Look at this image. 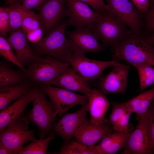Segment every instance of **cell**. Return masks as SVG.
<instances>
[{
    "label": "cell",
    "mask_w": 154,
    "mask_h": 154,
    "mask_svg": "<svg viewBox=\"0 0 154 154\" xmlns=\"http://www.w3.org/2000/svg\"><path fill=\"white\" fill-rule=\"evenodd\" d=\"M113 59L132 66L144 64L154 66V48L150 36L130 30L117 45L111 47Z\"/></svg>",
    "instance_id": "6da1fadb"
},
{
    "label": "cell",
    "mask_w": 154,
    "mask_h": 154,
    "mask_svg": "<svg viewBox=\"0 0 154 154\" xmlns=\"http://www.w3.org/2000/svg\"><path fill=\"white\" fill-rule=\"evenodd\" d=\"M68 26L67 20L63 21L37 43L36 48L38 54L68 62L74 51L65 35Z\"/></svg>",
    "instance_id": "7a4b0ae2"
},
{
    "label": "cell",
    "mask_w": 154,
    "mask_h": 154,
    "mask_svg": "<svg viewBox=\"0 0 154 154\" xmlns=\"http://www.w3.org/2000/svg\"><path fill=\"white\" fill-rule=\"evenodd\" d=\"M33 89V108L26 117L38 128L40 139H43L50 132L58 114L51 101L47 99L43 90L41 88Z\"/></svg>",
    "instance_id": "3957f363"
},
{
    "label": "cell",
    "mask_w": 154,
    "mask_h": 154,
    "mask_svg": "<svg viewBox=\"0 0 154 154\" xmlns=\"http://www.w3.org/2000/svg\"><path fill=\"white\" fill-rule=\"evenodd\" d=\"M126 25L105 11L99 12L92 29L105 46H115L125 37L129 31Z\"/></svg>",
    "instance_id": "277c9868"
},
{
    "label": "cell",
    "mask_w": 154,
    "mask_h": 154,
    "mask_svg": "<svg viewBox=\"0 0 154 154\" xmlns=\"http://www.w3.org/2000/svg\"><path fill=\"white\" fill-rule=\"evenodd\" d=\"M29 120L26 116L20 117L0 133V143L8 149L10 154H18L24 143L37 139L34 131L28 130Z\"/></svg>",
    "instance_id": "5b68a950"
},
{
    "label": "cell",
    "mask_w": 154,
    "mask_h": 154,
    "mask_svg": "<svg viewBox=\"0 0 154 154\" xmlns=\"http://www.w3.org/2000/svg\"><path fill=\"white\" fill-rule=\"evenodd\" d=\"M67 62L60 61L49 56H38L28 66L25 73L32 81L47 85L69 67Z\"/></svg>",
    "instance_id": "8992f818"
},
{
    "label": "cell",
    "mask_w": 154,
    "mask_h": 154,
    "mask_svg": "<svg viewBox=\"0 0 154 154\" xmlns=\"http://www.w3.org/2000/svg\"><path fill=\"white\" fill-rule=\"evenodd\" d=\"M106 11L134 32L141 33L144 16L131 0H106Z\"/></svg>",
    "instance_id": "52a82bcc"
},
{
    "label": "cell",
    "mask_w": 154,
    "mask_h": 154,
    "mask_svg": "<svg viewBox=\"0 0 154 154\" xmlns=\"http://www.w3.org/2000/svg\"><path fill=\"white\" fill-rule=\"evenodd\" d=\"M68 62L87 82L99 79L105 69L120 63L114 59L109 61L93 60L86 57L85 54L74 52Z\"/></svg>",
    "instance_id": "ba28073f"
},
{
    "label": "cell",
    "mask_w": 154,
    "mask_h": 154,
    "mask_svg": "<svg viewBox=\"0 0 154 154\" xmlns=\"http://www.w3.org/2000/svg\"><path fill=\"white\" fill-rule=\"evenodd\" d=\"M40 86L50 98L57 114L60 117L75 106L87 104L88 100L86 96L63 88L44 84Z\"/></svg>",
    "instance_id": "9c48e42d"
},
{
    "label": "cell",
    "mask_w": 154,
    "mask_h": 154,
    "mask_svg": "<svg viewBox=\"0 0 154 154\" xmlns=\"http://www.w3.org/2000/svg\"><path fill=\"white\" fill-rule=\"evenodd\" d=\"M107 74L99 79L98 90L104 94H124L128 86V76L130 66L120 63Z\"/></svg>",
    "instance_id": "30bf717a"
},
{
    "label": "cell",
    "mask_w": 154,
    "mask_h": 154,
    "mask_svg": "<svg viewBox=\"0 0 154 154\" xmlns=\"http://www.w3.org/2000/svg\"><path fill=\"white\" fill-rule=\"evenodd\" d=\"M68 26L76 28L87 27L91 29L99 12L93 11L87 4L79 0H65Z\"/></svg>",
    "instance_id": "8fae6325"
},
{
    "label": "cell",
    "mask_w": 154,
    "mask_h": 154,
    "mask_svg": "<svg viewBox=\"0 0 154 154\" xmlns=\"http://www.w3.org/2000/svg\"><path fill=\"white\" fill-rule=\"evenodd\" d=\"M66 33L74 52L97 53L104 50L98 38L92 29L88 27L76 28L72 31H66Z\"/></svg>",
    "instance_id": "7c38bea8"
},
{
    "label": "cell",
    "mask_w": 154,
    "mask_h": 154,
    "mask_svg": "<svg viewBox=\"0 0 154 154\" xmlns=\"http://www.w3.org/2000/svg\"><path fill=\"white\" fill-rule=\"evenodd\" d=\"M88 112V103L82 106L77 111L62 116L58 121L53 126L54 132L59 135L65 143L70 141L74 137L77 130L87 118Z\"/></svg>",
    "instance_id": "4fadbf2b"
},
{
    "label": "cell",
    "mask_w": 154,
    "mask_h": 154,
    "mask_svg": "<svg viewBox=\"0 0 154 154\" xmlns=\"http://www.w3.org/2000/svg\"><path fill=\"white\" fill-rule=\"evenodd\" d=\"M44 32L48 34L65 16V0H45L37 8Z\"/></svg>",
    "instance_id": "5bb4252c"
},
{
    "label": "cell",
    "mask_w": 154,
    "mask_h": 154,
    "mask_svg": "<svg viewBox=\"0 0 154 154\" xmlns=\"http://www.w3.org/2000/svg\"><path fill=\"white\" fill-rule=\"evenodd\" d=\"M117 132L108 121L97 124L86 118L76 131L74 137L81 144L95 145L108 134Z\"/></svg>",
    "instance_id": "9a60e30c"
},
{
    "label": "cell",
    "mask_w": 154,
    "mask_h": 154,
    "mask_svg": "<svg viewBox=\"0 0 154 154\" xmlns=\"http://www.w3.org/2000/svg\"><path fill=\"white\" fill-rule=\"evenodd\" d=\"M138 121L135 129L130 133L125 144L123 151L121 154L154 153L150 145L145 114Z\"/></svg>",
    "instance_id": "2e32d148"
},
{
    "label": "cell",
    "mask_w": 154,
    "mask_h": 154,
    "mask_svg": "<svg viewBox=\"0 0 154 154\" xmlns=\"http://www.w3.org/2000/svg\"><path fill=\"white\" fill-rule=\"evenodd\" d=\"M26 34L21 27L11 32L7 39L19 61L24 66L33 63L39 56L29 46Z\"/></svg>",
    "instance_id": "e0dca14e"
},
{
    "label": "cell",
    "mask_w": 154,
    "mask_h": 154,
    "mask_svg": "<svg viewBox=\"0 0 154 154\" xmlns=\"http://www.w3.org/2000/svg\"><path fill=\"white\" fill-rule=\"evenodd\" d=\"M47 85L81 93L88 99L92 92L87 82L72 67H69Z\"/></svg>",
    "instance_id": "ac0fdd59"
},
{
    "label": "cell",
    "mask_w": 154,
    "mask_h": 154,
    "mask_svg": "<svg viewBox=\"0 0 154 154\" xmlns=\"http://www.w3.org/2000/svg\"><path fill=\"white\" fill-rule=\"evenodd\" d=\"M34 96L33 88H31L14 102L0 110V133L12 122L21 117Z\"/></svg>",
    "instance_id": "d6986e66"
},
{
    "label": "cell",
    "mask_w": 154,
    "mask_h": 154,
    "mask_svg": "<svg viewBox=\"0 0 154 154\" xmlns=\"http://www.w3.org/2000/svg\"><path fill=\"white\" fill-rule=\"evenodd\" d=\"M110 106V103L105 94L98 89H92L91 94L88 103L90 120L97 124L108 122L105 114Z\"/></svg>",
    "instance_id": "ffe728a7"
},
{
    "label": "cell",
    "mask_w": 154,
    "mask_h": 154,
    "mask_svg": "<svg viewBox=\"0 0 154 154\" xmlns=\"http://www.w3.org/2000/svg\"><path fill=\"white\" fill-rule=\"evenodd\" d=\"M131 133L116 132L108 134L95 146L98 154H113L124 148Z\"/></svg>",
    "instance_id": "44dd1931"
},
{
    "label": "cell",
    "mask_w": 154,
    "mask_h": 154,
    "mask_svg": "<svg viewBox=\"0 0 154 154\" xmlns=\"http://www.w3.org/2000/svg\"><path fill=\"white\" fill-rule=\"evenodd\" d=\"M154 100V87L143 91L126 102L127 111L136 114L137 120L145 114Z\"/></svg>",
    "instance_id": "7402d4cb"
},
{
    "label": "cell",
    "mask_w": 154,
    "mask_h": 154,
    "mask_svg": "<svg viewBox=\"0 0 154 154\" xmlns=\"http://www.w3.org/2000/svg\"><path fill=\"white\" fill-rule=\"evenodd\" d=\"M31 88L29 83L25 81L15 84L0 86V110L20 98Z\"/></svg>",
    "instance_id": "603a6c76"
},
{
    "label": "cell",
    "mask_w": 154,
    "mask_h": 154,
    "mask_svg": "<svg viewBox=\"0 0 154 154\" xmlns=\"http://www.w3.org/2000/svg\"><path fill=\"white\" fill-rule=\"evenodd\" d=\"M25 81L20 72L13 70L8 64L0 63V86L15 84Z\"/></svg>",
    "instance_id": "cb8c5ba5"
},
{
    "label": "cell",
    "mask_w": 154,
    "mask_h": 154,
    "mask_svg": "<svg viewBox=\"0 0 154 154\" xmlns=\"http://www.w3.org/2000/svg\"><path fill=\"white\" fill-rule=\"evenodd\" d=\"M54 153L58 154H98L95 145L86 146L75 140L65 143L61 146L59 152Z\"/></svg>",
    "instance_id": "d4e9b609"
},
{
    "label": "cell",
    "mask_w": 154,
    "mask_h": 154,
    "mask_svg": "<svg viewBox=\"0 0 154 154\" xmlns=\"http://www.w3.org/2000/svg\"><path fill=\"white\" fill-rule=\"evenodd\" d=\"M54 138V135L50 134L45 138L32 141L25 147H23L19 154H46L48 147L51 140Z\"/></svg>",
    "instance_id": "484cf974"
},
{
    "label": "cell",
    "mask_w": 154,
    "mask_h": 154,
    "mask_svg": "<svg viewBox=\"0 0 154 154\" xmlns=\"http://www.w3.org/2000/svg\"><path fill=\"white\" fill-rule=\"evenodd\" d=\"M132 66L136 68L138 72L141 93L154 84V67L144 64H135Z\"/></svg>",
    "instance_id": "4316f807"
},
{
    "label": "cell",
    "mask_w": 154,
    "mask_h": 154,
    "mask_svg": "<svg viewBox=\"0 0 154 154\" xmlns=\"http://www.w3.org/2000/svg\"><path fill=\"white\" fill-rule=\"evenodd\" d=\"M22 10L23 17L21 27L26 33L42 27L38 15L36 14L31 10L24 7L22 5Z\"/></svg>",
    "instance_id": "83f0119b"
},
{
    "label": "cell",
    "mask_w": 154,
    "mask_h": 154,
    "mask_svg": "<svg viewBox=\"0 0 154 154\" xmlns=\"http://www.w3.org/2000/svg\"><path fill=\"white\" fill-rule=\"evenodd\" d=\"M12 49L7 39L0 36V54L6 59L18 67L25 73L26 72V69L19 61Z\"/></svg>",
    "instance_id": "f1b7e54d"
},
{
    "label": "cell",
    "mask_w": 154,
    "mask_h": 154,
    "mask_svg": "<svg viewBox=\"0 0 154 154\" xmlns=\"http://www.w3.org/2000/svg\"><path fill=\"white\" fill-rule=\"evenodd\" d=\"M6 8L9 16V31L11 32L21 27L23 17L22 5L18 3L12 4Z\"/></svg>",
    "instance_id": "f546056e"
},
{
    "label": "cell",
    "mask_w": 154,
    "mask_h": 154,
    "mask_svg": "<svg viewBox=\"0 0 154 154\" xmlns=\"http://www.w3.org/2000/svg\"><path fill=\"white\" fill-rule=\"evenodd\" d=\"M112 105L113 109L108 122L114 129L127 111V109L126 102H114Z\"/></svg>",
    "instance_id": "4dcf8cb0"
},
{
    "label": "cell",
    "mask_w": 154,
    "mask_h": 154,
    "mask_svg": "<svg viewBox=\"0 0 154 154\" xmlns=\"http://www.w3.org/2000/svg\"><path fill=\"white\" fill-rule=\"evenodd\" d=\"M145 116L151 147L154 151V100L145 114Z\"/></svg>",
    "instance_id": "1f68e13d"
},
{
    "label": "cell",
    "mask_w": 154,
    "mask_h": 154,
    "mask_svg": "<svg viewBox=\"0 0 154 154\" xmlns=\"http://www.w3.org/2000/svg\"><path fill=\"white\" fill-rule=\"evenodd\" d=\"M10 21L8 12L6 7L0 8V34L4 37L10 30Z\"/></svg>",
    "instance_id": "d6a6232c"
},
{
    "label": "cell",
    "mask_w": 154,
    "mask_h": 154,
    "mask_svg": "<svg viewBox=\"0 0 154 154\" xmlns=\"http://www.w3.org/2000/svg\"><path fill=\"white\" fill-rule=\"evenodd\" d=\"M44 32L42 27H40L27 33L26 37L31 42L37 43L41 40Z\"/></svg>",
    "instance_id": "836d02e7"
},
{
    "label": "cell",
    "mask_w": 154,
    "mask_h": 154,
    "mask_svg": "<svg viewBox=\"0 0 154 154\" xmlns=\"http://www.w3.org/2000/svg\"><path fill=\"white\" fill-rule=\"evenodd\" d=\"M132 113L127 111L118 122L114 129L118 132H128L129 122Z\"/></svg>",
    "instance_id": "e575fe53"
},
{
    "label": "cell",
    "mask_w": 154,
    "mask_h": 154,
    "mask_svg": "<svg viewBox=\"0 0 154 154\" xmlns=\"http://www.w3.org/2000/svg\"><path fill=\"white\" fill-rule=\"evenodd\" d=\"M137 9L144 16L149 11L150 4L149 0H131Z\"/></svg>",
    "instance_id": "d590c367"
},
{
    "label": "cell",
    "mask_w": 154,
    "mask_h": 154,
    "mask_svg": "<svg viewBox=\"0 0 154 154\" xmlns=\"http://www.w3.org/2000/svg\"><path fill=\"white\" fill-rule=\"evenodd\" d=\"M90 6L94 11L101 12L106 11V5L103 0H79Z\"/></svg>",
    "instance_id": "8d00e7d4"
},
{
    "label": "cell",
    "mask_w": 154,
    "mask_h": 154,
    "mask_svg": "<svg viewBox=\"0 0 154 154\" xmlns=\"http://www.w3.org/2000/svg\"><path fill=\"white\" fill-rule=\"evenodd\" d=\"M145 23L147 29L154 30V7L144 16Z\"/></svg>",
    "instance_id": "74e56055"
},
{
    "label": "cell",
    "mask_w": 154,
    "mask_h": 154,
    "mask_svg": "<svg viewBox=\"0 0 154 154\" xmlns=\"http://www.w3.org/2000/svg\"><path fill=\"white\" fill-rule=\"evenodd\" d=\"M45 0H22L23 6L31 10L37 8Z\"/></svg>",
    "instance_id": "f35d334b"
},
{
    "label": "cell",
    "mask_w": 154,
    "mask_h": 154,
    "mask_svg": "<svg viewBox=\"0 0 154 154\" xmlns=\"http://www.w3.org/2000/svg\"><path fill=\"white\" fill-rule=\"evenodd\" d=\"M0 154H10L8 149L1 143H0Z\"/></svg>",
    "instance_id": "ab89813d"
},
{
    "label": "cell",
    "mask_w": 154,
    "mask_h": 154,
    "mask_svg": "<svg viewBox=\"0 0 154 154\" xmlns=\"http://www.w3.org/2000/svg\"><path fill=\"white\" fill-rule=\"evenodd\" d=\"M149 36L151 39L153 46L154 48V30L153 31V33L151 35Z\"/></svg>",
    "instance_id": "60d3db41"
},
{
    "label": "cell",
    "mask_w": 154,
    "mask_h": 154,
    "mask_svg": "<svg viewBox=\"0 0 154 154\" xmlns=\"http://www.w3.org/2000/svg\"><path fill=\"white\" fill-rule=\"evenodd\" d=\"M151 2L150 6L152 8L154 7V0H150Z\"/></svg>",
    "instance_id": "b9f144b4"
},
{
    "label": "cell",
    "mask_w": 154,
    "mask_h": 154,
    "mask_svg": "<svg viewBox=\"0 0 154 154\" xmlns=\"http://www.w3.org/2000/svg\"><path fill=\"white\" fill-rule=\"evenodd\" d=\"M13 0H7V2L8 3H10L11 2H12Z\"/></svg>",
    "instance_id": "7bdbcfd3"
}]
</instances>
